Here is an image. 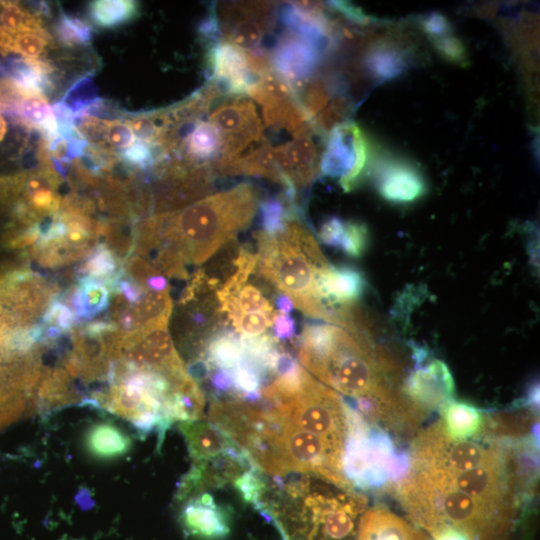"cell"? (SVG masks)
Masks as SVG:
<instances>
[{
	"instance_id": "1",
	"label": "cell",
	"mask_w": 540,
	"mask_h": 540,
	"mask_svg": "<svg viewBox=\"0 0 540 540\" xmlns=\"http://www.w3.org/2000/svg\"><path fill=\"white\" fill-rule=\"evenodd\" d=\"M298 361L322 382L354 399L365 416L409 409L397 397L388 372L391 362L376 349L371 334H354L331 323H306L298 337Z\"/></svg>"
},
{
	"instance_id": "21",
	"label": "cell",
	"mask_w": 540,
	"mask_h": 540,
	"mask_svg": "<svg viewBox=\"0 0 540 540\" xmlns=\"http://www.w3.org/2000/svg\"><path fill=\"white\" fill-rule=\"evenodd\" d=\"M297 190L309 187L320 172L321 156L312 134L293 137L283 144Z\"/></svg>"
},
{
	"instance_id": "16",
	"label": "cell",
	"mask_w": 540,
	"mask_h": 540,
	"mask_svg": "<svg viewBox=\"0 0 540 540\" xmlns=\"http://www.w3.org/2000/svg\"><path fill=\"white\" fill-rule=\"evenodd\" d=\"M180 522L187 534L203 540H220L230 531L228 513L209 493L191 498L181 510Z\"/></svg>"
},
{
	"instance_id": "25",
	"label": "cell",
	"mask_w": 540,
	"mask_h": 540,
	"mask_svg": "<svg viewBox=\"0 0 540 540\" xmlns=\"http://www.w3.org/2000/svg\"><path fill=\"white\" fill-rule=\"evenodd\" d=\"M110 287L99 280L83 276L79 285L72 288L67 301L77 319H90L109 306Z\"/></svg>"
},
{
	"instance_id": "23",
	"label": "cell",
	"mask_w": 540,
	"mask_h": 540,
	"mask_svg": "<svg viewBox=\"0 0 540 540\" xmlns=\"http://www.w3.org/2000/svg\"><path fill=\"white\" fill-rule=\"evenodd\" d=\"M84 445L87 452L102 460L124 456L131 447V438L120 427L110 422L92 424L85 433Z\"/></svg>"
},
{
	"instance_id": "20",
	"label": "cell",
	"mask_w": 540,
	"mask_h": 540,
	"mask_svg": "<svg viewBox=\"0 0 540 540\" xmlns=\"http://www.w3.org/2000/svg\"><path fill=\"white\" fill-rule=\"evenodd\" d=\"M179 429L194 462L213 460L235 445L217 427L207 421H181Z\"/></svg>"
},
{
	"instance_id": "11",
	"label": "cell",
	"mask_w": 540,
	"mask_h": 540,
	"mask_svg": "<svg viewBox=\"0 0 540 540\" xmlns=\"http://www.w3.org/2000/svg\"><path fill=\"white\" fill-rule=\"evenodd\" d=\"M417 365L403 387L407 403L418 415L439 409L452 400L455 383L452 374L443 361L432 359L423 364L425 354L416 357Z\"/></svg>"
},
{
	"instance_id": "22",
	"label": "cell",
	"mask_w": 540,
	"mask_h": 540,
	"mask_svg": "<svg viewBox=\"0 0 540 540\" xmlns=\"http://www.w3.org/2000/svg\"><path fill=\"white\" fill-rule=\"evenodd\" d=\"M440 411L442 427L452 439H475L485 429V415L471 403L452 399L445 403Z\"/></svg>"
},
{
	"instance_id": "34",
	"label": "cell",
	"mask_w": 540,
	"mask_h": 540,
	"mask_svg": "<svg viewBox=\"0 0 540 540\" xmlns=\"http://www.w3.org/2000/svg\"><path fill=\"white\" fill-rule=\"evenodd\" d=\"M159 148L136 139L129 147L118 152L119 160L139 171H150L157 158L163 154Z\"/></svg>"
},
{
	"instance_id": "7",
	"label": "cell",
	"mask_w": 540,
	"mask_h": 540,
	"mask_svg": "<svg viewBox=\"0 0 540 540\" xmlns=\"http://www.w3.org/2000/svg\"><path fill=\"white\" fill-rule=\"evenodd\" d=\"M371 156L372 147L366 133L354 121L347 120L328 134L320 172L336 179L345 191H351L368 171Z\"/></svg>"
},
{
	"instance_id": "44",
	"label": "cell",
	"mask_w": 540,
	"mask_h": 540,
	"mask_svg": "<svg viewBox=\"0 0 540 540\" xmlns=\"http://www.w3.org/2000/svg\"><path fill=\"white\" fill-rule=\"evenodd\" d=\"M6 131H7V125H6V122L3 118V116L1 115L0 113V141L3 140L5 134H6Z\"/></svg>"
},
{
	"instance_id": "9",
	"label": "cell",
	"mask_w": 540,
	"mask_h": 540,
	"mask_svg": "<svg viewBox=\"0 0 540 540\" xmlns=\"http://www.w3.org/2000/svg\"><path fill=\"white\" fill-rule=\"evenodd\" d=\"M219 138L216 159H230L263 139V124L252 100L235 96L223 101L209 115Z\"/></svg>"
},
{
	"instance_id": "10",
	"label": "cell",
	"mask_w": 540,
	"mask_h": 540,
	"mask_svg": "<svg viewBox=\"0 0 540 540\" xmlns=\"http://www.w3.org/2000/svg\"><path fill=\"white\" fill-rule=\"evenodd\" d=\"M216 15L221 41L246 52L260 49L263 37L275 24V9L270 2H226L216 8Z\"/></svg>"
},
{
	"instance_id": "2",
	"label": "cell",
	"mask_w": 540,
	"mask_h": 540,
	"mask_svg": "<svg viewBox=\"0 0 540 540\" xmlns=\"http://www.w3.org/2000/svg\"><path fill=\"white\" fill-rule=\"evenodd\" d=\"M259 203L256 188L243 182L179 211L160 213L159 249L172 251L185 266L202 264L251 224Z\"/></svg>"
},
{
	"instance_id": "27",
	"label": "cell",
	"mask_w": 540,
	"mask_h": 540,
	"mask_svg": "<svg viewBox=\"0 0 540 540\" xmlns=\"http://www.w3.org/2000/svg\"><path fill=\"white\" fill-rule=\"evenodd\" d=\"M52 43L45 28L9 34L0 30V53H17L26 59H39Z\"/></svg>"
},
{
	"instance_id": "39",
	"label": "cell",
	"mask_w": 540,
	"mask_h": 540,
	"mask_svg": "<svg viewBox=\"0 0 540 540\" xmlns=\"http://www.w3.org/2000/svg\"><path fill=\"white\" fill-rule=\"evenodd\" d=\"M420 27L429 40L453 33L449 20L438 12H431L419 19Z\"/></svg>"
},
{
	"instance_id": "4",
	"label": "cell",
	"mask_w": 540,
	"mask_h": 540,
	"mask_svg": "<svg viewBox=\"0 0 540 540\" xmlns=\"http://www.w3.org/2000/svg\"><path fill=\"white\" fill-rule=\"evenodd\" d=\"M282 506L268 507L285 540H355L367 499L335 485L309 480L284 485Z\"/></svg>"
},
{
	"instance_id": "24",
	"label": "cell",
	"mask_w": 540,
	"mask_h": 540,
	"mask_svg": "<svg viewBox=\"0 0 540 540\" xmlns=\"http://www.w3.org/2000/svg\"><path fill=\"white\" fill-rule=\"evenodd\" d=\"M175 153L194 164L211 163L219 153V138L215 127L209 121H196L180 141Z\"/></svg>"
},
{
	"instance_id": "40",
	"label": "cell",
	"mask_w": 540,
	"mask_h": 540,
	"mask_svg": "<svg viewBox=\"0 0 540 540\" xmlns=\"http://www.w3.org/2000/svg\"><path fill=\"white\" fill-rule=\"evenodd\" d=\"M344 220L337 217H328L320 226L318 237L320 241L330 247L336 248Z\"/></svg>"
},
{
	"instance_id": "26",
	"label": "cell",
	"mask_w": 540,
	"mask_h": 540,
	"mask_svg": "<svg viewBox=\"0 0 540 540\" xmlns=\"http://www.w3.org/2000/svg\"><path fill=\"white\" fill-rule=\"evenodd\" d=\"M201 355L211 368L233 370L242 358L240 335L228 326L222 327L209 338Z\"/></svg>"
},
{
	"instance_id": "38",
	"label": "cell",
	"mask_w": 540,
	"mask_h": 540,
	"mask_svg": "<svg viewBox=\"0 0 540 540\" xmlns=\"http://www.w3.org/2000/svg\"><path fill=\"white\" fill-rule=\"evenodd\" d=\"M434 50L444 60L464 66L468 62L467 50L460 38L453 33L430 40Z\"/></svg>"
},
{
	"instance_id": "33",
	"label": "cell",
	"mask_w": 540,
	"mask_h": 540,
	"mask_svg": "<svg viewBox=\"0 0 540 540\" xmlns=\"http://www.w3.org/2000/svg\"><path fill=\"white\" fill-rule=\"evenodd\" d=\"M369 242V232L367 226L360 221H345L336 245L344 254L352 258L361 257Z\"/></svg>"
},
{
	"instance_id": "28",
	"label": "cell",
	"mask_w": 540,
	"mask_h": 540,
	"mask_svg": "<svg viewBox=\"0 0 540 540\" xmlns=\"http://www.w3.org/2000/svg\"><path fill=\"white\" fill-rule=\"evenodd\" d=\"M139 14V4L132 0H95L88 5V15L97 27L112 29L122 26Z\"/></svg>"
},
{
	"instance_id": "3",
	"label": "cell",
	"mask_w": 540,
	"mask_h": 540,
	"mask_svg": "<svg viewBox=\"0 0 540 540\" xmlns=\"http://www.w3.org/2000/svg\"><path fill=\"white\" fill-rule=\"evenodd\" d=\"M254 237L256 274L289 297L306 316L332 324V314L322 302L317 286L319 273L330 264L299 218L289 220L276 235L260 230Z\"/></svg>"
},
{
	"instance_id": "30",
	"label": "cell",
	"mask_w": 540,
	"mask_h": 540,
	"mask_svg": "<svg viewBox=\"0 0 540 540\" xmlns=\"http://www.w3.org/2000/svg\"><path fill=\"white\" fill-rule=\"evenodd\" d=\"M54 32L58 41L69 48L89 45L93 37L92 26L87 21L63 11L54 24Z\"/></svg>"
},
{
	"instance_id": "43",
	"label": "cell",
	"mask_w": 540,
	"mask_h": 540,
	"mask_svg": "<svg viewBox=\"0 0 540 540\" xmlns=\"http://www.w3.org/2000/svg\"><path fill=\"white\" fill-rule=\"evenodd\" d=\"M275 303L280 313L288 314L292 311L294 305L289 297L284 294L278 293L275 295Z\"/></svg>"
},
{
	"instance_id": "35",
	"label": "cell",
	"mask_w": 540,
	"mask_h": 540,
	"mask_svg": "<svg viewBox=\"0 0 540 540\" xmlns=\"http://www.w3.org/2000/svg\"><path fill=\"white\" fill-rule=\"evenodd\" d=\"M135 141L130 127L122 120H105L100 141L96 146L115 152L122 151Z\"/></svg>"
},
{
	"instance_id": "42",
	"label": "cell",
	"mask_w": 540,
	"mask_h": 540,
	"mask_svg": "<svg viewBox=\"0 0 540 540\" xmlns=\"http://www.w3.org/2000/svg\"><path fill=\"white\" fill-rule=\"evenodd\" d=\"M434 540H470L463 533L454 528H443L432 535Z\"/></svg>"
},
{
	"instance_id": "37",
	"label": "cell",
	"mask_w": 540,
	"mask_h": 540,
	"mask_svg": "<svg viewBox=\"0 0 540 540\" xmlns=\"http://www.w3.org/2000/svg\"><path fill=\"white\" fill-rule=\"evenodd\" d=\"M275 312H253L240 315L231 326L239 335L259 336L272 326Z\"/></svg>"
},
{
	"instance_id": "41",
	"label": "cell",
	"mask_w": 540,
	"mask_h": 540,
	"mask_svg": "<svg viewBox=\"0 0 540 540\" xmlns=\"http://www.w3.org/2000/svg\"><path fill=\"white\" fill-rule=\"evenodd\" d=\"M272 327L277 340L292 339L295 335V321L288 314L277 312Z\"/></svg>"
},
{
	"instance_id": "8",
	"label": "cell",
	"mask_w": 540,
	"mask_h": 540,
	"mask_svg": "<svg viewBox=\"0 0 540 540\" xmlns=\"http://www.w3.org/2000/svg\"><path fill=\"white\" fill-rule=\"evenodd\" d=\"M247 95L261 107L264 123L293 137L316 132L291 87L273 69L262 74Z\"/></svg>"
},
{
	"instance_id": "31",
	"label": "cell",
	"mask_w": 540,
	"mask_h": 540,
	"mask_svg": "<svg viewBox=\"0 0 540 540\" xmlns=\"http://www.w3.org/2000/svg\"><path fill=\"white\" fill-rule=\"evenodd\" d=\"M259 207L263 231L269 235L280 233L289 220L299 215L297 206H291L283 197L264 199Z\"/></svg>"
},
{
	"instance_id": "13",
	"label": "cell",
	"mask_w": 540,
	"mask_h": 540,
	"mask_svg": "<svg viewBox=\"0 0 540 540\" xmlns=\"http://www.w3.org/2000/svg\"><path fill=\"white\" fill-rule=\"evenodd\" d=\"M379 195L393 204H408L422 198L427 183L416 164L399 157L381 158L371 163Z\"/></svg>"
},
{
	"instance_id": "18",
	"label": "cell",
	"mask_w": 540,
	"mask_h": 540,
	"mask_svg": "<svg viewBox=\"0 0 540 540\" xmlns=\"http://www.w3.org/2000/svg\"><path fill=\"white\" fill-rule=\"evenodd\" d=\"M410 62L411 53L408 47L391 38L373 42L362 57V65L366 72L378 83L402 75L407 71Z\"/></svg>"
},
{
	"instance_id": "19",
	"label": "cell",
	"mask_w": 540,
	"mask_h": 540,
	"mask_svg": "<svg viewBox=\"0 0 540 540\" xmlns=\"http://www.w3.org/2000/svg\"><path fill=\"white\" fill-rule=\"evenodd\" d=\"M355 540L429 539L396 514L382 507H374L362 515Z\"/></svg>"
},
{
	"instance_id": "17",
	"label": "cell",
	"mask_w": 540,
	"mask_h": 540,
	"mask_svg": "<svg viewBox=\"0 0 540 540\" xmlns=\"http://www.w3.org/2000/svg\"><path fill=\"white\" fill-rule=\"evenodd\" d=\"M317 286L322 302L334 313L337 306L355 304L365 293L367 282L352 266L330 264L319 273Z\"/></svg>"
},
{
	"instance_id": "12",
	"label": "cell",
	"mask_w": 540,
	"mask_h": 540,
	"mask_svg": "<svg viewBox=\"0 0 540 540\" xmlns=\"http://www.w3.org/2000/svg\"><path fill=\"white\" fill-rule=\"evenodd\" d=\"M324 56L315 43L288 31L278 39L269 58L272 69L296 93L312 78Z\"/></svg>"
},
{
	"instance_id": "14",
	"label": "cell",
	"mask_w": 540,
	"mask_h": 540,
	"mask_svg": "<svg viewBox=\"0 0 540 540\" xmlns=\"http://www.w3.org/2000/svg\"><path fill=\"white\" fill-rule=\"evenodd\" d=\"M207 64L212 80L220 92L231 96L247 94L259 75L250 70L247 55L241 48L220 41L207 51Z\"/></svg>"
},
{
	"instance_id": "6",
	"label": "cell",
	"mask_w": 540,
	"mask_h": 540,
	"mask_svg": "<svg viewBox=\"0 0 540 540\" xmlns=\"http://www.w3.org/2000/svg\"><path fill=\"white\" fill-rule=\"evenodd\" d=\"M113 360L128 368L162 373L175 383L189 376L167 326L121 333L114 346Z\"/></svg>"
},
{
	"instance_id": "5",
	"label": "cell",
	"mask_w": 540,
	"mask_h": 540,
	"mask_svg": "<svg viewBox=\"0 0 540 540\" xmlns=\"http://www.w3.org/2000/svg\"><path fill=\"white\" fill-rule=\"evenodd\" d=\"M348 407V433L342 458L346 479L352 487L361 489L401 480L408 471L409 456L398 453L386 433L370 428L359 412Z\"/></svg>"
},
{
	"instance_id": "36",
	"label": "cell",
	"mask_w": 540,
	"mask_h": 540,
	"mask_svg": "<svg viewBox=\"0 0 540 540\" xmlns=\"http://www.w3.org/2000/svg\"><path fill=\"white\" fill-rule=\"evenodd\" d=\"M257 467L243 471L234 480V486L248 503L258 505L266 490L265 483Z\"/></svg>"
},
{
	"instance_id": "32",
	"label": "cell",
	"mask_w": 540,
	"mask_h": 540,
	"mask_svg": "<svg viewBox=\"0 0 540 540\" xmlns=\"http://www.w3.org/2000/svg\"><path fill=\"white\" fill-rule=\"evenodd\" d=\"M98 98L99 96L97 94V87L94 84L93 74L86 73L78 77L68 87L59 102L72 111L75 117H77Z\"/></svg>"
},
{
	"instance_id": "29",
	"label": "cell",
	"mask_w": 540,
	"mask_h": 540,
	"mask_svg": "<svg viewBox=\"0 0 540 540\" xmlns=\"http://www.w3.org/2000/svg\"><path fill=\"white\" fill-rule=\"evenodd\" d=\"M42 17L14 1L0 2V30L9 34L24 30L41 29Z\"/></svg>"
},
{
	"instance_id": "15",
	"label": "cell",
	"mask_w": 540,
	"mask_h": 540,
	"mask_svg": "<svg viewBox=\"0 0 540 540\" xmlns=\"http://www.w3.org/2000/svg\"><path fill=\"white\" fill-rule=\"evenodd\" d=\"M280 18L289 31L312 41L325 54L335 48L338 41L336 27L325 14L323 5L292 2L284 6Z\"/></svg>"
}]
</instances>
